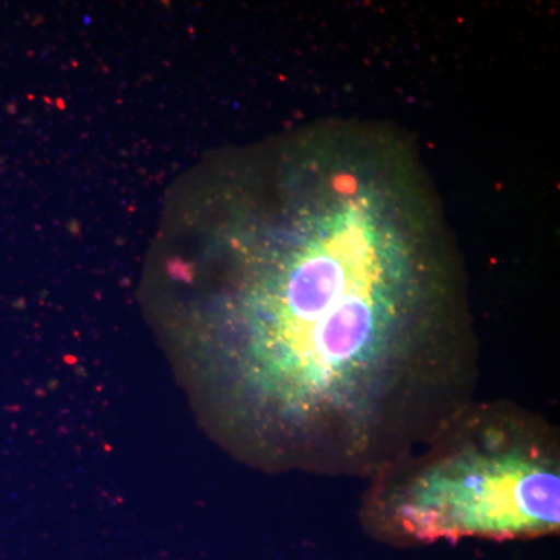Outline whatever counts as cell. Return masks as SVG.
<instances>
[{"mask_svg":"<svg viewBox=\"0 0 560 560\" xmlns=\"http://www.w3.org/2000/svg\"><path fill=\"white\" fill-rule=\"evenodd\" d=\"M224 178L180 276L187 382L221 447L368 481L477 399L467 275L404 143L324 125Z\"/></svg>","mask_w":560,"mask_h":560,"instance_id":"6da1fadb","label":"cell"},{"mask_svg":"<svg viewBox=\"0 0 560 560\" xmlns=\"http://www.w3.org/2000/svg\"><path fill=\"white\" fill-rule=\"evenodd\" d=\"M359 522L394 548L559 534L560 434L512 400L475 399L368 480Z\"/></svg>","mask_w":560,"mask_h":560,"instance_id":"7a4b0ae2","label":"cell"}]
</instances>
